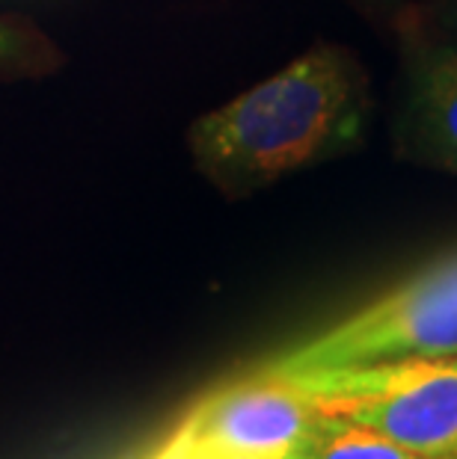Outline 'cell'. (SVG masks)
Here are the masks:
<instances>
[{"label":"cell","mask_w":457,"mask_h":459,"mask_svg":"<svg viewBox=\"0 0 457 459\" xmlns=\"http://www.w3.org/2000/svg\"><path fill=\"white\" fill-rule=\"evenodd\" d=\"M321 409L297 383L256 370L214 392L190 415L181 447L259 459H288L306 442Z\"/></svg>","instance_id":"277c9868"},{"label":"cell","mask_w":457,"mask_h":459,"mask_svg":"<svg viewBox=\"0 0 457 459\" xmlns=\"http://www.w3.org/2000/svg\"><path fill=\"white\" fill-rule=\"evenodd\" d=\"M395 140L404 160L457 175V45L410 42Z\"/></svg>","instance_id":"5b68a950"},{"label":"cell","mask_w":457,"mask_h":459,"mask_svg":"<svg viewBox=\"0 0 457 459\" xmlns=\"http://www.w3.org/2000/svg\"><path fill=\"white\" fill-rule=\"evenodd\" d=\"M457 356V252L425 264L315 338L265 361L270 377Z\"/></svg>","instance_id":"7a4b0ae2"},{"label":"cell","mask_w":457,"mask_h":459,"mask_svg":"<svg viewBox=\"0 0 457 459\" xmlns=\"http://www.w3.org/2000/svg\"><path fill=\"white\" fill-rule=\"evenodd\" d=\"M288 459H427L407 447L389 442L372 429L345 421V418L324 415L315 424L306 442Z\"/></svg>","instance_id":"8992f818"},{"label":"cell","mask_w":457,"mask_h":459,"mask_svg":"<svg viewBox=\"0 0 457 459\" xmlns=\"http://www.w3.org/2000/svg\"><path fill=\"white\" fill-rule=\"evenodd\" d=\"M368 119L363 68L318 45L190 128L193 160L217 187L250 193L354 145Z\"/></svg>","instance_id":"6da1fadb"},{"label":"cell","mask_w":457,"mask_h":459,"mask_svg":"<svg viewBox=\"0 0 457 459\" xmlns=\"http://www.w3.org/2000/svg\"><path fill=\"white\" fill-rule=\"evenodd\" d=\"M324 415L345 418L427 459H457V356L286 377Z\"/></svg>","instance_id":"3957f363"},{"label":"cell","mask_w":457,"mask_h":459,"mask_svg":"<svg viewBox=\"0 0 457 459\" xmlns=\"http://www.w3.org/2000/svg\"><path fill=\"white\" fill-rule=\"evenodd\" d=\"M179 459H259V456H235V454H211V451H188L181 447Z\"/></svg>","instance_id":"ba28073f"},{"label":"cell","mask_w":457,"mask_h":459,"mask_svg":"<svg viewBox=\"0 0 457 459\" xmlns=\"http://www.w3.org/2000/svg\"><path fill=\"white\" fill-rule=\"evenodd\" d=\"M24 51V36L13 30V27L0 24V63L13 60V56H22Z\"/></svg>","instance_id":"52a82bcc"},{"label":"cell","mask_w":457,"mask_h":459,"mask_svg":"<svg viewBox=\"0 0 457 459\" xmlns=\"http://www.w3.org/2000/svg\"><path fill=\"white\" fill-rule=\"evenodd\" d=\"M445 24L457 33V0H445Z\"/></svg>","instance_id":"9c48e42d"}]
</instances>
